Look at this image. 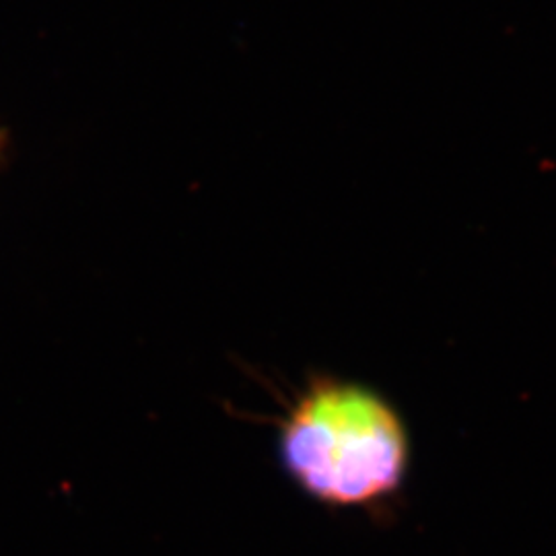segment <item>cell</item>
Instances as JSON below:
<instances>
[{"instance_id": "cell-1", "label": "cell", "mask_w": 556, "mask_h": 556, "mask_svg": "<svg viewBox=\"0 0 556 556\" xmlns=\"http://www.w3.org/2000/svg\"><path fill=\"white\" fill-rule=\"evenodd\" d=\"M285 472L324 505L365 507L394 495L408 468V433L394 406L342 379H314L280 422Z\"/></svg>"}, {"instance_id": "cell-2", "label": "cell", "mask_w": 556, "mask_h": 556, "mask_svg": "<svg viewBox=\"0 0 556 556\" xmlns=\"http://www.w3.org/2000/svg\"><path fill=\"white\" fill-rule=\"evenodd\" d=\"M4 151H7V137H4V132L0 130V163L4 160Z\"/></svg>"}]
</instances>
